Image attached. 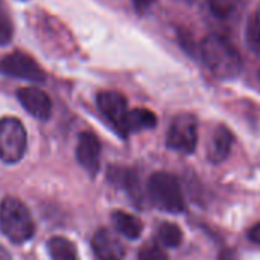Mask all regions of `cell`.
Wrapping results in <instances>:
<instances>
[{
    "label": "cell",
    "mask_w": 260,
    "mask_h": 260,
    "mask_svg": "<svg viewBox=\"0 0 260 260\" xmlns=\"http://www.w3.org/2000/svg\"><path fill=\"white\" fill-rule=\"evenodd\" d=\"M111 177V180L114 183H117L119 186H122L134 200L140 198V189H139V178L136 175V172L129 171V169H122V168H114L111 169V172L108 174Z\"/></svg>",
    "instance_id": "obj_14"
},
{
    "label": "cell",
    "mask_w": 260,
    "mask_h": 260,
    "mask_svg": "<svg viewBox=\"0 0 260 260\" xmlns=\"http://www.w3.org/2000/svg\"><path fill=\"white\" fill-rule=\"evenodd\" d=\"M247 41L250 44V49L260 58V6L248 18Z\"/></svg>",
    "instance_id": "obj_17"
},
{
    "label": "cell",
    "mask_w": 260,
    "mask_h": 260,
    "mask_svg": "<svg viewBox=\"0 0 260 260\" xmlns=\"http://www.w3.org/2000/svg\"><path fill=\"white\" fill-rule=\"evenodd\" d=\"M218 260H239V259H238V256H236V253H235V251H232V250L225 248V250H222V251L219 253V257H218Z\"/></svg>",
    "instance_id": "obj_23"
},
{
    "label": "cell",
    "mask_w": 260,
    "mask_h": 260,
    "mask_svg": "<svg viewBox=\"0 0 260 260\" xmlns=\"http://www.w3.org/2000/svg\"><path fill=\"white\" fill-rule=\"evenodd\" d=\"M76 158L79 165L90 174L96 175L101 163V143L91 133H82L76 146Z\"/></svg>",
    "instance_id": "obj_9"
},
{
    "label": "cell",
    "mask_w": 260,
    "mask_h": 260,
    "mask_svg": "<svg viewBox=\"0 0 260 260\" xmlns=\"http://www.w3.org/2000/svg\"><path fill=\"white\" fill-rule=\"evenodd\" d=\"M158 239L168 248H177L183 242V232L177 224L165 222L158 229Z\"/></svg>",
    "instance_id": "obj_16"
},
{
    "label": "cell",
    "mask_w": 260,
    "mask_h": 260,
    "mask_svg": "<svg viewBox=\"0 0 260 260\" xmlns=\"http://www.w3.org/2000/svg\"><path fill=\"white\" fill-rule=\"evenodd\" d=\"M0 260H11V256L8 254V251L3 247H0Z\"/></svg>",
    "instance_id": "obj_24"
},
{
    "label": "cell",
    "mask_w": 260,
    "mask_h": 260,
    "mask_svg": "<svg viewBox=\"0 0 260 260\" xmlns=\"http://www.w3.org/2000/svg\"><path fill=\"white\" fill-rule=\"evenodd\" d=\"M239 2L241 0H209V8L215 17L227 18L235 12Z\"/></svg>",
    "instance_id": "obj_19"
},
{
    "label": "cell",
    "mask_w": 260,
    "mask_h": 260,
    "mask_svg": "<svg viewBox=\"0 0 260 260\" xmlns=\"http://www.w3.org/2000/svg\"><path fill=\"white\" fill-rule=\"evenodd\" d=\"M14 34V24L5 0H0V44H8Z\"/></svg>",
    "instance_id": "obj_18"
},
{
    "label": "cell",
    "mask_w": 260,
    "mask_h": 260,
    "mask_svg": "<svg viewBox=\"0 0 260 260\" xmlns=\"http://www.w3.org/2000/svg\"><path fill=\"white\" fill-rule=\"evenodd\" d=\"M17 98L20 104L30 113L34 117L40 120H47L52 114V101L38 87H23L17 91Z\"/></svg>",
    "instance_id": "obj_8"
},
{
    "label": "cell",
    "mask_w": 260,
    "mask_h": 260,
    "mask_svg": "<svg viewBox=\"0 0 260 260\" xmlns=\"http://www.w3.org/2000/svg\"><path fill=\"white\" fill-rule=\"evenodd\" d=\"M180 2H186V3H192V2H195V0H180Z\"/></svg>",
    "instance_id": "obj_25"
},
{
    "label": "cell",
    "mask_w": 260,
    "mask_h": 260,
    "mask_svg": "<svg viewBox=\"0 0 260 260\" xmlns=\"http://www.w3.org/2000/svg\"><path fill=\"white\" fill-rule=\"evenodd\" d=\"M157 125V116L148 108H134L128 111L125 122V136L142 129H151Z\"/></svg>",
    "instance_id": "obj_12"
},
{
    "label": "cell",
    "mask_w": 260,
    "mask_h": 260,
    "mask_svg": "<svg viewBox=\"0 0 260 260\" xmlns=\"http://www.w3.org/2000/svg\"><path fill=\"white\" fill-rule=\"evenodd\" d=\"M27 136L23 123L15 117L0 119V160L17 163L26 152Z\"/></svg>",
    "instance_id": "obj_4"
},
{
    "label": "cell",
    "mask_w": 260,
    "mask_h": 260,
    "mask_svg": "<svg viewBox=\"0 0 260 260\" xmlns=\"http://www.w3.org/2000/svg\"><path fill=\"white\" fill-rule=\"evenodd\" d=\"M139 260H169L168 254L157 245V244H148L145 245L140 253H139Z\"/></svg>",
    "instance_id": "obj_20"
},
{
    "label": "cell",
    "mask_w": 260,
    "mask_h": 260,
    "mask_svg": "<svg viewBox=\"0 0 260 260\" xmlns=\"http://www.w3.org/2000/svg\"><path fill=\"white\" fill-rule=\"evenodd\" d=\"M0 229L9 241L21 244L34 236L35 225L26 206L17 198H5L0 206Z\"/></svg>",
    "instance_id": "obj_2"
},
{
    "label": "cell",
    "mask_w": 260,
    "mask_h": 260,
    "mask_svg": "<svg viewBox=\"0 0 260 260\" xmlns=\"http://www.w3.org/2000/svg\"><path fill=\"white\" fill-rule=\"evenodd\" d=\"M0 72L8 76L37 84L46 81V73L41 66L32 56L23 52H12L3 56L0 61Z\"/></svg>",
    "instance_id": "obj_6"
},
{
    "label": "cell",
    "mask_w": 260,
    "mask_h": 260,
    "mask_svg": "<svg viewBox=\"0 0 260 260\" xmlns=\"http://www.w3.org/2000/svg\"><path fill=\"white\" fill-rule=\"evenodd\" d=\"M154 2L155 0H133V5L139 12H145L154 5Z\"/></svg>",
    "instance_id": "obj_21"
},
{
    "label": "cell",
    "mask_w": 260,
    "mask_h": 260,
    "mask_svg": "<svg viewBox=\"0 0 260 260\" xmlns=\"http://www.w3.org/2000/svg\"><path fill=\"white\" fill-rule=\"evenodd\" d=\"M47 247L52 260H79L75 245L66 238H52Z\"/></svg>",
    "instance_id": "obj_15"
},
{
    "label": "cell",
    "mask_w": 260,
    "mask_h": 260,
    "mask_svg": "<svg viewBox=\"0 0 260 260\" xmlns=\"http://www.w3.org/2000/svg\"><path fill=\"white\" fill-rule=\"evenodd\" d=\"M233 146V134L227 126H218L210 139L209 148H207V158L210 163L218 165L222 163L232 151Z\"/></svg>",
    "instance_id": "obj_11"
},
{
    "label": "cell",
    "mask_w": 260,
    "mask_h": 260,
    "mask_svg": "<svg viewBox=\"0 0 260 260\" xmlns=\"http://www.w3.org/2000/svg\"><path fill=\"white\" fill-rule=\"evenodd\" d=\"M94 254L99 260H123L125 247L122 242L107 229H101L91 239Z\"/></svg>",
    "instance_id": "obj_10"
},
{
    "label": "cell",
    "mask_w": 260,
    "mask_h": 260,
    "mask_svg": "<svg viewBox=\"0 0 260 260\" xmlns=\"http://www.w3.org/2000/svg\"><path fill=\"white\" fill-rule=\"evenodd\" d=\"M201 58L207 69L219 79H233L242 70V56L224 35L209 34L201 41Z\"/></svg>",
    "instance_id": "obj_1"
},
{
    "label": "cell",
    "mask_w": 260,
    "mask_h": 260,
    "mask_svg": "<svg viewBox=\"0 0 260 260\" xmlns=\"http://www.w3.org/2000/svg\"><path fill=\"white\" fill-rule=\"evenodd\" d=\"M98 107L105 119L114 126V129L125 136V122L128 116V102L126 98L114 90H105L98 94Z\"/></svg>",
    "instance_id": "obj_7"
},
{
    "label": "cell",
    "mask_w": 260,
    "mask_h": 260,
    "mask_svg": "<svg viewBox=\"0 0 260 260\" xmlns=\"http://www.w3.org/2000/svg\"><path fill=\"white\" fill-rule=\"evenodd\" d=\"M148 193L151 201L165 212L181 213L184 210L181 186L172 174L155 172L148 181Z\"/></svg>",
    "instance_id": "obj_3"
},
{
    "label": "cell",
    "mask_w": 260,
    "mask_h": 260,
    "mask_svg": "<svg viewBox=\"0 0 260 260\" xmlns=\"http://www.w3.org/2000/svg\"><path fill=\"white\" fill-rule=\"evenodd\" d=\"M113 224H114L116 230L126 239H137V238H140V235L143 232L142 221L139 218H136L134 215H129L122 210H117L113 213Z\"/></svg>",
    "instance_id": "obj_13"
},
{
    "label": "cell",
    "mask_w": 260,
    "mask_h": 260,
    "mask_svg": "<svg viewBox=\"0 0 260 260\" xmlns=\"http://www.w3.org/2000/svg\"><path fill=\"white\" fill-rule=\"evenodd\" d=\"M248 239L254 244L260 245V222H257L250 232H248Z\"/></svg>",
    "instance_id": "obj_22"
},
{
    "label": "cell",
    "mask_w": 260,
    "mask_h": 260,
    "mask_svg": "<svg viewBox=\"0 0 260 260\" xmlns=\"http://www.w3.org/2000/svg\"><path fill=\"white\" fill-rule=\"evenodd\" d=\"M198 143V122L193 114L183 113L178 114L168 131L166 145L181 154H192Z\"/></svg>",
    "instance_id": "obj_5"
}]
</instances>
